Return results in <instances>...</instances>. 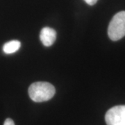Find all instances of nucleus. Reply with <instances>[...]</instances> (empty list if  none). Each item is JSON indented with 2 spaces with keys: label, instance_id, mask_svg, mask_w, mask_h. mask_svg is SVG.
<instances>
[{
  "label": "nucleus",
  "instance_id": "nucleus-1",
  "mask_svg": "<svg viewBox=\"0 0 125 125\" xmlns=\"http://www.w3.org/2000/svg\"><path fill=\"white\" fill-rule=\"evenodd\" d=\"M56 90L54 85L48 82H35L29 88V95L35 102H43L52 98Z\"/></svg>",
  "mask_w": 125,
  "mask_h": 125
},
{
  "label": "nucleus",
  "instance_id": "nucleus-2",
  "mask_svg": "<svg viewBox=\"0 0 125 125\" xmlns=\"http://www.w3.org/2000/svg\"><path fill=\"white\" fill-rule=\"evenodd\" d=\"M108 35L113 41L120 40L125 36V11L116 13L109 23Z\"/></svg>",
  "mask_w": 125,
  "mask_h": 125
},
{
  "label": "nucleus",
  "instance_id": "nucleus-3",
  "mask_svg": "<svg viewBox=\"0 0 125 125\" xmlns=\"http://www.w3.org/2000/svg\"><path fill=\"white\" fill-rule=\"evenodd\" d=\"M105 120L107 125H125V105L110 108L106 113Z\"/></svg>",
  "mask_w": 125,
  "mask_h": 125
},
{
  "label": "nucleus",
  "instance_id": "nucleus-4",
  "mask_svg": "<svg viewBox=\"0 0 125 125\" xmlns=\"http://www.w3.org/2000/svg\"><path fill=\"white\" fill-rule=\"evenodd\" d=\"M40 39L44 46L50 47L56 39V32L50 27H44L40 31Z\"/></svg>",
  "mask_w": 125,
  "mask_h": 125
},
{
  "label": "nucleus",
  "instance_id": "nucleus-5",
  "mask_svg": "<svg viewBox=\"0 0 125 125\" xmlns=\"http://www.w3.org/2000/svg\"><path fill=\"white\" fill-rule=\"evenodd\" d=\"M21 46V43L18 40H11L5 43L3 46L4 52L7 54H13L19 50Z\"/></svg>",
  "mask_w": 125,
  "mask_h": 125
},
{
  "label": "nucleus",
  "instance_id": "nucleus-6",
  "mask_svg": "<svg viewBox=\"0 0 125 125\" xmlns=\"http://www.w3.org/2000/svg\"><path fill=\"white\" fill-rule=\"evenodd\" d=\"M4 125H15V123L13 120L10 119V118H8L5 120L4 123Z\"/></svg>",
  "mask_w": 125,
  "mask_h": 125
},
{
  "label": "nucleus",
  "instance_id": "nucleus-7",
  "mask_svg": "<svg viewBox=\"0 0 125 125\" xmlns=\"http://www.w3.org/2000/svg\"><path fill=\"white\" fill-rule=\"evenodd\" d=\"M85 2L88 4V5H90V6H93V5L95 4L98 0H84Z\"/></svg>",
  "mask_w": 125,
  "mask_h": 125
}]
</instances>
